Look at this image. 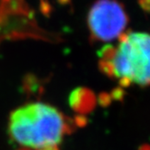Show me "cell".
Masks as SVG:
<instances>
[{
	"instance_id": "cell-1",
	"label": "cell",
	"mask_w": 150,
	"mask_h": 150,
	"mask_svg": "<svg viewBox=\"0 0 150 150\" xmlns=\"http://www.w3.org/2000/svg\"><path fill=\"white\" fill-rule=\"evenodd\" d=\"M8 134L23 148L45 150L55 148L67 131L63 114L51 104L33 101L16 108L9 116Z\"/></svg>"
},
{
	"instance_id": "cell-2",
	"label": "cell",
	"mask_w": 150,
	"mask_h": 150,
	"mask_svg": "<svg viewBox=\"0 0 150 150\" xmlns=\"http://www.w3.org/2000/svg\"><path fill=\"white\" fill-rule=\"evenodd\" d=\"M119 39L102 52V68L123 85H150V35L130 32Z\"/></svg>"
},
{
	"instance_id": "cell-3",
	"label": "cell",
	"mask_w": 150,
	"mask_h": 150,
	"mask_svg": "<svg viewBox=\"0 0 150 150\" xmlns=\"http://www.w3.org/2000/svg\"><path fill=\"white\" fill-rule=\"evenodd\" d=\"M128 17L123 6L116 0H98L88 15V25L94 39L111 41L120 38Z\"/></svg>"
},
{
	"instance_id": "cell-4",
	"label": "cell",
	"mask_w": 150,
	"mask_h": 150,
	"mask_svg": "<svg viewBox=\"0 0 150 150\" xmlns=\"http://www.w3.org/2000/svg\"><path fill=\"white\" fill-rule=\"evenodd\" d=\"M26 15L23 0H0V42L27 33Z\"/></svg>"
},
{
	"instance_id": "cell-5",
	"label": "cell",
	"mask_w": 150,
	"mask_h": 150,
	"mask_svg": "<svg viewBox=\"0 0 150 150\" xmlns=\"http://www.w3.org/2000/svg\"><path fill=\"white\" fill-rule=\"evenodd\" d=\"M45 150H57V147H55V148H48V149H45Z\"/></svg>"
}]
</instances>
